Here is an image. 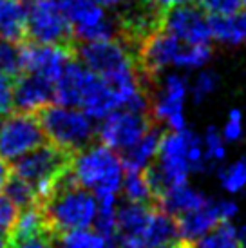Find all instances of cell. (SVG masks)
Segmentation results:
<instances>
[{
	"mask_svg": "<svg viewBox=\"0 0 246 248\" xmlns=\"http://www.w3.org/2000/svg\"><path fill=\"white\" fill-rule=\"evenodd\" d=\"M44 212L49 232L62 235L87 228L96 217V196L75 179L71 169L58 178L49 194L36 203Z\"/></svg>",
	"mask_w": 246,
	"mask_h": 248,
	"instance_id": "cell-1",
	"label": "cell"
},
{
	"mask_svg": "<svg viewBox=\"0 0 246 248\" xmlns=\"http://www.w3.org/2000/svg\"><path fill=\"white\" fill-rule=\"evenodd\" d=\"M71 172L80 185L89 188L94 196L107 192L118 194L122 188V159L112 149L98 140L76 152Z\"/></svg>",
	"mask_w": 246,
	"mask_h": 248,
	"instance_id": "cell-2",
	"label": "cell"
},
{
	"mask_svg": "<svg viewBox=\"0 0 246 248\" xmlns=\"http://www.w3.org/2000/svg\"><path fill=\"white\" fill-rule=\"evenodd\" d=\"M34 114L38 118L49 143L56 145L63 151L76 154L98 140L92 120L82 109L49 104L38 109Z\"/></svg>",
	"mask_w": 246,
	"mask_h": 248,
	"instance_id": "cell-3",
	"label": "cell"
},
{
	"mask_svg": "<svg viewBox=\"0 0 246 248\" xmlns=\"http://www.w3.org/2000/svg\"><path fill=\"white\" fill-rule=\"evenodd\" d=\"M73 158H75L73 152L63 151L47 141V143L40 145L38 149L15 159L9 170L11 174L18 176L33 186L38 196V201H40L47 196L62 174L71 169Z\"/></svg>",
	"mask_w": 246,
	"mask_h": 248,
	"instance_id": "cell-4",
	"label": "cell"
},
{
	"mask_svg": "<svg viewBox=\"0 0 246 248\" xmlns=\"http://www.w3.org/2000/svg\"><path fill=\"white\" fill-rule=\"evenodd\" d=\"M28 15L26 40L56 46L73 53L76 51L75 29L62 11L58 0H22Z\"/></svg>",
	"mask_w": 246,
	"mask_h": 248,
	"instance_id": "cell-5",
	"label": "cell"
},
{
	"mask_svg": "<svg viewBox=\"0 0 246 248\" xmlns=\"http://www.w3.org/2000/svg\"><path fill=\"white\" fill-rule=\"evenodd\" d=\"M44 143L47 138L34 112L15 110L0 120V158L7 163Z\"/></svg>",
	"mask_w": 246,
	"mask_h": 248,
	"instance_id": "cell-6",
	"label": "cell"
},
{
	"mask_svg": "<svg viewBox=\"0 0 246 248\" xmlns=\"http://www.w3.org/2000/svg\"><path fill=\"white\" fill-rule=\"evenodd\" d=\"M156 120L152 114L114 109L96 127V138L114 152H123L136 145Z\"/></svg>",
	"mask_w": 246,
	"mask_h": 248,
	"instance_id": "cell-7",
	"label": "cell"
},
{
	"mask_svg": "<svg viewBox=\"0 0 246 248\" xmlns=\"http://www.w3.org/2000/svg\"><path fill=\"white\" fill-rule=\"evenodd\" d=\"M237 214V205L233 201L208 200L203 207L176 216L178 234L184 241H198L201 235L210 232L219 223L230 221Z\"/></svg>",
	"mask_w": 246,
	"mask_h": 248,
	"instance_id": "cell-8",
	"label": "cell"
},
{
	"mask_svg": "<svg viewBox=\"0 0 246 248\" xmlns=\"http://www.w3.org/2000/svg\"><path fill=\"white\" fill-rule=\"evenodd\" d=\"M161 29L183 44H210L212 40L208 16H205L201 7L194 4L169 9L163 16Z\"/></svg>",
	"mask_w": 246,
	"mask_h": 248,
	"instance_id": "cell-9",
	"label": "cell"
},
{
	"mask_svg": "<svg viewBox=\"0 0 246 248\" xmlns=\"http://www.w3.org/2000/svg\"><path fill=\"white\" fill-rule=\"evenodd\" d=\"M159 87L161 91L156 96H152V116L157 122L169 125L170 131H183L186 127L183 116V102L188 89L186 78L179 75H169Z\"/></svg>",
	"mask_w": 246,
	"mask_h": 248,
	"instance_id": "cell-10",
	"label": "cell"
},
{
	"mask_svg": "<svg viewBox=\"0 0 246 248\" xmlns=\"http://www.w3.org/2000/svg\"><path fill=\"white\" fill-rule=\"evenodd\" d=\"M73 53L65 49L49 46V44H38V42L26 40L20 44V63L22 73L38 75L47 78L55 83L60 76L63 65L69 58H73Z\"/></svg>",
	"mask_w": 246,
	"mask_h": 248,
	"instance_id": "cell-11",
	"label": "cell"
},
{
	"mask_svg": "<svg viewBox=\"0 0 246 248\" xmlns=\"http://www.w3.org/2000/svg\"><path fill=\"white\" fill-rule=\"evenodd\" d=\"M55 102V83L38 75L22 73L13 83V105L22 112H36Z\"/></svg>",
	"mask_w": 246,
	"mask_h": 248,
	"instance_id": "cell-12",
	"label": "cell"
},
{
	"mask_svg": "<svg viewBox=\"0 0 246 248\" xmlns=\"http://www.w3.org/2000/svg\"><path fill=\"white\" fill-rule=\"evenodd\" d=\"M91 71L76 56L69 58L58 80L55 82V102L65 107H80L82 93L89 80Z\"/></svg>",
	"mask_w": 246,
	"mask_h": 248,
	"instance_id": "cell-13",
	"label": "cell"
},
{
	"mask_svg": "<svg viewBox=\"0 0 246 248\" xmlns=\"http://www.w3.org/2000/svg\"><path fill=\"white\" fill-rule=\"evenodd\" d=\"M163 134V124L156 120L136 145H132L130 149L118 154L122 159L123 170H143L152 161V158H156Z\"/></svg>",
	"mask_w": 246,
	"mask_h": 248,
	"instance_id": "cell-14",
	"label": "cell"
},
{
	"mask_svg": "<svg viewBox=\"0 0 246 248\" xmlns=\"http://www.w3.org/2000/svg\"><path fill=\"white\" fill-rule=\"evenodd\" d=\"M80 109L91 118V120H103L114 109H118L114 93L107 82H103L100 76L91 73L89 80L85 83V89L82 93Z\"/></svg>",
	"mask_w": 246,
	"mask_h": 248,
	"instance_id": "cell-15",
	"label": "cell"
},
{
	"mask_svg": "<svg viewBox=\"0 0 246 248\" xmlns=\"http://www.w3.org/2000/svg\"><path fill=\"white\" fill-rule=\"evenodd\" d=\"M206 201H208V198L205 194L198 192L190 185L183 183V185H178L170 190H167L157 201V208L167 212L172 217H176L179 214L190 212V210L203 207Z\"/></svg>",
	"mask_w": 246,
	"mask_h": 248,
	"instance_id": "cell-16",
	"label": "cell"
},
{
	"mask_svg": "<svg viewBox=\"0 0 246 248\" xmlns=\"http://www.w3.org/2000/svg\"><path fill=\"white\" fill-rule=\"evenodd\" d=\"M0 38L15 44L28 38V15L18 0H0Z\"/></svg>",
	"mask_w": 246,
	"mask_h": 248,
	"instance_id": "cell-17",
	"label": "cell"
},
{
	"mask_svg": "<svg viewBox=\"0 0 246 248\" xmlns=\"http://www.w3.org/2000/svg\"><path fill=\"white\" fill-rule=\"evenodd\" d=\"M58 4L67 20L71 22L75 33L92 28L107 16L103 7L96 4L94 0H58Z\"/></svg>",
	"mask_w": 246,
	"mask_h": 248,
	"instance_id": "cell-18",
	"label": "cell"
},
{
	"mask_svg": "<svg viewBox=\"0 0 246 248\" xmlns=\"http://www.w3.org/2000/svg\"><path fill=\"white\" fill-rule=\"evenodd\" d=\"M178 225H176V217L169 216L167 212L154 208L151 214V219L147 223V227L143 230V248H157L170 243L174 239H178Z\"/></svg>",
	"mask_w": 246,
	"mask_h": 248,
	"instance_id": "cell-19",
	"label": "cell"
},
{
	"mask_svg": "<svg viewBox=\"0 0 246 248\" xmlns=\"http://www.w3.org/2000/svg\"><path fill=\"white\" fill-rule=\"evenodd\" d=\"M212 38L223 44L239 46L246 42V11H237L232 16H210Z\"/></svg>",
	"mask_w": 246,
	"mask_h": 248,
	"instance_id": "cell-20",
	"label": "cell"
},
{
	"mask_svg": "<svg viewBox=\"0 0 246 248\" xmlns=\"http://www.w3.org/2000/svg\"><path fill=\"white\" fill-rule=\"evenodd\" d=\"M194 248H243L239 241V232L230 221L219 223L210 232L194 241Z\"/></svg>",
	"mask_w": 246,
	"mask_h": 248,
	"instance_id": "cell-21",
	"label": "cell"
},
{
	"mask_svg": "<svg viewBox=\"0 0 246 248\" xmlns=\"http://www.w3.org/2000/svg\"><path fill=\"white\" fill-rule=\"evenodd\" d=\"M122 188H123V194H125V200L127 201L156 205L154 196H152V192H151V186H149L147 179H145L143 170H125L123 179H122Z\"/></svg>",
	"mask_w": 246,
	"mask_h": 248,
	"instance_id": "cell-22",
	"label": "cell"
},
{
	"mask_svg": "<svg viewBox=\"0 0 246 248\" xmlns=\"http://www.w3.org/2000/svg\"><path fill=\"white\" fill-rule=\"evenodd\" d=\"M2 192H4V196H7L9 200L13 201L18 208L36 205V201H38V196H36L33 186L26 183L24 179H20L18 176L11 174V170H9V176H7L4 186H2Z\"/></svg>",
	"mask_w": 246,
	"mask_h": 248,
	"instance_id": "cell-23",
	"label": "cell"
},
{
	"mask_svg": "<svg viewBox=\"0 0 246 248\" xmlns=\"http://www.w3.org/2000/svg\"><path fill=\"white\" fill-rule=\"evenodd\" d=\"M58 248H107L105 237L96 230L78 228L58 235Z\"/></svg>",
	"mask_w": 246,
	"mask_h": 248,
	"instance_id": "cell-24",
	"label": "cell"
},
{
	"mask_svg": "<svg viewBox=\"0 0 246 248\" xmlns=\"http://www.w3.org/2000/svg\"><path fill=\"white\" fill-rule=\"evenodd\" d=\"M212 55L210 44H183L178 53V58L174 65L178 67H201L203 63L208 62V58Z\"/></svg>",
	"mask_w": 246,
	"mask_h": 248,
	"instance_id": "cell-25",
	"label": "cell"
},
{
	"mask_svg": "<svg viewBox=\"0 0 246 248\" xmlns=\"http://www.w3.org/2000/svg\"><path fill=\"white\" fill-rule=\"evenodd\" d=\"M0 73L11 76V78L22 75L20 44L0 38Z\"/></svg>",
	"mask_w": 246,
	"mask_h": 248,
	"instance_id": "cell-26",
	"label": "cell"
},
{
	"mask_svg": "<svg viewBox=\"0 0 246 248\" xmlns=\"http://www.w3.org/2000/svg\"><path fill=\"white\" fill-rule=\"evenodd\" d=\"M217 178L228 192H239L246 186V158H241L226 169H219Z\"/></svg>",
	"mask_w": 246,
	"mask_h": 248,
	"instance_id": "cell-27",
	"label": "cell"
},
{
	"mask_svg": "<svg viewBox=\"0 0 246 248\" xmlns=\"http://www.w3.org/2000/svg\"><path fill=\"white\" fill-rule=\"evenodd\" d=\"M203 149H205V158L208 163V169L219 161L225 159V145H223V138L215 127H208L205 132V138H203Z\"/></svg>",
	"mask_w": 246,
	"mask_h": 248,
	"instance_id": "cell-28",
	"label": "cell"
},
{
	"mask_svg": "<svg viewBox=\"0 0 246 248\" xmlns=\"http://www.w3.org/2000/svg\"><path fill=\"white\" fill-rule=\"evenodd\" d=\"M217 85H219V76L215 75L214 71H203V73L196 78V82L192 83V87H190L192 100H194L196 104H201L210 93H214V91L217 89Z\"/></svg>",
	"mask_w": 246,
	"mask_h": 248,
	"instance_id": "cell-29",
	"label": "cell"
},
{
	"mask_svg": "<svg viewBox=\"0 0 246 248\" xmlns=\"http://www.w3.org/2000/svg\"><path fill=\"white\" fill-rule=\"evenodd\" d=\"M201 11L210 16H232L241 9V0H196Z\"/></svg>",
	"mask_w": 246,
	"mask_h": 248,
	"instance_id": "cell-30",
	"label": "cell"
},
{
	"mask_svg": "<svg viewBox=\"0 0 246 248\" xmlns=\"http://www.w3.org/2000/svg\"><path fill=\"white\" fill-rule=\"evenodd\" d=\"M13 83L15 78L0 73V120L13 112Z\"/></svg>",
	"mask_w": 246,
	"mask_h": 248,
	"instance_id": "cell-31",
	"label": "cell"
},
{
	"mask_svg": "<svg viewBox=\"0 0 246 248\" xmlns=\"http://www.w3.org/2000/svg\"><path fill=\"white\" fill-rule=\"evenodd\" d=\"M18 210L20 208L16 207L7 196L0 194V232L2 234H7L11 230L15 219L18 216Z\"/></svg>",
	"mask_w": 246,
	"mask_h": 248,
	"instance_id": "cell-32",
	"label": "cell"
},
{
	"mask_svg": "<svg viewBox=\"0 0 246 248\" xmlns=\"http://www.w3.org/2000/svg\"><path fill=\"white\" fill-rule=\"evenodd\" d=\"M58 237L53 235L51 232H44L34 237L24 239V241L13 243V245H7V248H58Z\"/></svg>",
	"mask_w": 246,
	"mask_h": 248,
	"instance_id": "cell-33",
	"label": "cell"
},
{
	"mask_svg": "<svg viewBox=\"0 0 246 248\" xmlns=\"http://www.w3.org/2000/svg\"><path fill=\"white\" fill-rule=\"evenodd\" d=\"M223 134H225V138L230 140V141L241 138V134H243V114H241L239 109L230 110Z\"/></svg>",
	"mask_w": 246,
	"mask_h": 248,
	"instance_id": "cell-34",
	"label": "cell"
},
{
	"mask_svg": "<svg viewBox=\"0 0 246 248\" xmlns=\"http://www.w3.org/2000/svg\"><path fill=\"white\" fill-rule=\"evenodd\" d=\"M154 4H156V7L159 9V11H163V13H167L169 9H172V7H179V6H186V4H194L196 0H152Z\"/></svg>",
	"mask_w": 246,
	"mask_h": 248,
	"instance_id": "cell-35",
	"label": "cell"
},
{
	"mask_svg": "<svg viewBox=\"0 0 246 248\" xmlns=\"http://www.w3.org/2000/svg\"><path fill=\"white\" fill-rule=\"evenodd\" d=\"M96 4H100L102 7H125L132 4V2H136V0H94Z\"/></svg>",
	"mask_w": 246,
	"mask_h": 248,
	"instance_id": "cell-36",
	"label": "cell"
},
{
	"mask_svg": "<svg viewBox=\"0 0 246 248\" xmlns=\"http://www.w3.org/2000/svg\"><path fill=\"white\" fill-rule=\"evenodd\" d=\"M157 248H194V243L184 241V239L178 237V239H174V241H170V243H165V245H161V247H157Z\"/></svg>",
	"mask_w": 246,
	"mask_h": 248,
	"instance_id": "cell-37",
	"label": "cell"
},
{
	"mask_svg": "<svg viewBox=\"0 0 246 248\" xmlns=\"http://www.w3.org/2000/svg\"><path fill=\"white\" fill-rule=\"evenodd\" d=\"M7 176H9V163L0 158V190H2V186L6 183Z\"/></svg>",
	"mask_w": 246,
	"mask_h": 248,
	"instance_id": "cell-38",
	"label": "cell"
},
{
	"mask_svg": "<svg viewBox=\"0 0 246 248\" xmlns=\"http://www.w3.org/2000/svg\"><path fill=\"white\" fill-rule=\"evenodd\" d=\"M239 241H241V247H245L246 248V225L243 228H241V232H239Z\"/></svg>",
	"mask_w": 246,
	"mask_h": 248,
	"instance_id": "cell-39",
	"label": "cell"
},
{
	"mask_svg": "<svg viewBox=\"0 0 246 248\" xmlns=\"http://www.w3.org/2000/svg\"><path fill=\"white\" fill-rule=\"evenodd\" d=\"M0 248H7V234L0 232Z\"/></svg>",
	"mask_w": 246,
	"mask_h": 248,
	"instance_id": "cell-40",
	"label": "cell"
},
{
	"mask_svg": "<svg viewBox=\"0 0 246 248\" xmlns=\"http://www.w3.org/2000/svg\"><path fill=\"white\" fill-rule=\"evenodd\" d=\"M241 4H243V6L246 7V0H241Z\"/></svg>",
	"mask_w": 246,
	"mask_h": 248,
	"instance_id": "cell-41",
	"label": "cell"
},
{
	"mask_svg": "<svg viewBox=\"0 0 246 248\" xmlns=\"http://www.w3.org/2000/svg\"><path fill=\"white\" fill-rule=\"evenodd\" d=\"M18 2H22V0H18Z\"/></svg>",
	"mask_w": 246,
	"mask_h": 248,
	"instance_id": "cell-42",
	"label": "cell"
}]
</instances>
